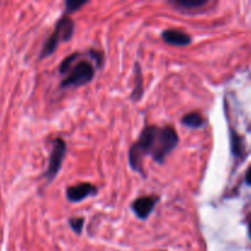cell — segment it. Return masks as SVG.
Here are the masks:
<instances>
[{"instance_id":"obj_1","label":"cell","mask_w":251,"mask_h":251,"mask_svg":"<svg viewBox=\"0 0 251 251\" xmlns=\"http://www.w3.org/2000/svg\"><path fill=\"white\" fill-rule=\"evenodd\" d=\"M178 142V132L172 126L145 127L139 140L130 150V164L132 169L141 172V158L147 154L157 163H163L166 157L176 149Z\"/></svg>"},{"instance_id":"obj_2","label":"cell","mask_w":251,"mask_h":251,"mask_svg":"<svg viewBox=\"0 0 251 251\" xmlns=\"http://www.w3.org/2000/svg\"><path fill=\"white\" fill-rule=\"evenodd\" d=\"M96 69L88 60H80L77 63L73 64L66 76L61 81L60 86L63 88L69 87H78L86 83L91 82L95 77Z\"/></svg>"},{"instance_id":"obj_3","label":"cell","mask_w":251,"mask_h":251,"mask_svg":"<svg viewBox=\"0 0 251 251\" xmlns=\"http://www.w3.org/2000/svg\"><path fill=\"white\" fill-rule=\"evenodd\" d=\"M74 31H75V24H74L73 20L68 16L61 17L58 24H56L54 32L50 34L48 41L44 43L41 58H46V56L53 54L55 51L56 47L60 44V42H66L73 37Z\"/></svg>"},{"instance_id":"obj_4","label":"cell","mask_w":251,"mask_h":251,"mask_svg":"<svg viewBox=\"0 0 251 251\" xmlns=\"http://www.w3.org/2000/svg\"><path fill=\"white\" fill-rule=\"evenodd\" d=\"M66 153V144L63 139H55L53 142V149H51L50 157H49L48 168H47L44 176L48 179L49 181L53 180L56 176H58L59 171L63 164L64 157Z\"/></svg>"},{"instance_id":"obj_5","label":"cell","mask_w":251,"mask_h":251,"mask_svg":"<svg viewBox=\"0 0 251 251\" xmlns=\"http://www.w3.org/2000/svg\"><path fill=\"white\" fill-rule=\"evenodd\" d=\"M96 194H97V188L95 185L90 183H81L69 186L66 190V198L70 202H80Z\"/></svg>"},{"instance_id":"obj_6","label":"cell","mask_w":251,"mask_h":251,"mask_svg":"<svg viewBox=\"0 0 251 251\" xmlns=\"http://www.w3.org/2000/svg\"><path fill=\"white\" fill-rule=\"evenodd\" d=\"M157 202H158L157 196H142L132 202L131 207L140 220H146L154 210Z\"/></svg>"},{"instance_id":"obj_7","label":"cell","mask_w":251,"mask_h":251,"mask_svg":"<svg viewBox=\"0 0 251 251\" xmlns=\"http://www.w3.org/2000/svg\"><path fill=\"white\" fill-rule=\"evenodd\" d=\"M162 38H163V41L166 42V43L178 47L189 46V44L193 42L190 34H188L185 31H181V29L179 28L166 29V31L162 33Z\"/></svg>"},{"instance_id":"obj_8","label":"cell","mask_w":251,"mask_h":251,"mask_svg":"<svg viewBox=\"0 0 251 251\" xmlns=\"http://www.w3.org/2000/svg\"><path fill=\"white\" fill-rule=\"evenodd\" d=\"M171 2L173 6L178 7L179 10H191V9H199V7L203 6L207 4L206 0H172Z\"/></svg>"},{"instance_id":"obj_9","label":"cell","mask_w":251,"mask_h":251,"mask_svg":"<svg viewBox=\"0 0 251 251\" xmlns=\"http://www.w3.org/2000/svg\"><path fill=\"white\" fill-rule=\"evenodd\" d=\"M181 123H183V124H185L186 126H189V127H195V129H198V127L203 126V124H205V120H203L202 115H201L200 113L191 112V113H189V114L184 115L183 119H181Z\"/></svg>"},{"instance_id":"obj_10","label":"cell","mask_w":251,"mask_h":251,"mask_svg":"<svg viewBox=\"0 0 251 251\" xmlns=\"http://www.w3.org/2000/svg\"><path fill=\"white\" fill-rule=\"evenodd\" d=\"M69 223H70L71 229H73L75 233H77V234H80V233L82 232L83 225H85V220L81 217H75V218H71V220L69 221Z\"/></svg>"},{"instance_id":"obj_11","label":"cell","mask_w":251,"mask_h":251,"mask_svg":"<svg viewBox=\"0 0 251 251\" xmlns=\"http://www.w3.org/2000/svg\"><path fill=\"white\" fill-rule=\"evenodd\" d=\"M77 56H78L77 53H74V54H71V55H69L68 58L64 59V61L61 63V65H60V73H63V74L68 73L69 69L73 66L74 61H75V59L77 58Z\"/></svg>"},{"instance_id":"obj_12","label":"cell","mask_w":251,"mask_h":251,"mask_svg":"<svg viewBox=\"0 0 251 251\" xmlns=\"http://www.w3.org/2000/svg\"><path fill=\"white\" fill-rule=\"evenodd\" d=\"M85 4H86L85 1H76V0H69V1L65 2L66 10H68V12L75 11V10H77L78 7L83 6Z\"/></svg>"},{"instance_id":"obj_13","label":"cell","mask_w":251,"mask_h":251,"mask_svg":"<svg viewBox=\"0 0 251 251\" xmlns=\"http://www.w3.org/2000/svg\"><path fill=\"white\" fill-rule=\"evenodd\" d=\"M247 183L249 184V185H251V167L249 168V171L247 172Z\"/></svg>"},{"instance_id":"obj_14","label":"cell","mask_w":251,"mask_h":251,"mask_svg":"<svg viewBox=\"0 0 251 251\" xmlns=\"http://www.w3.org/2000/svg\"><path fill=\"white\" fill-rule=\"evenodd\" d=\"M249 235H250V238H251V220H250V222H249Z\"/></svg>"}]
</instances>
